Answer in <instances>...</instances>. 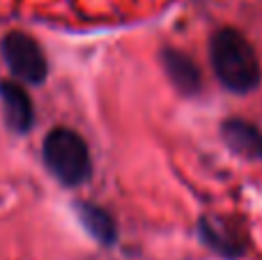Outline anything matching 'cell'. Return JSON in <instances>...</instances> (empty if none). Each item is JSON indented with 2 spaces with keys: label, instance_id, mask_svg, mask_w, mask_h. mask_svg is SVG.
<instances>
[{
  "label": "cell",
  "instance_id": "obj_1",
  "mask_svg": "<svg viewBox=\"0 0 262 260\" xmlns=\"http://www.w3.org/2000/svg\"><path fill=\"white\" fill-rule=\"evenodd\" d=\"M212 67L216 72V78L228 90L244 95L258 88L260 83V60L255 55L251 41L235 28H221L214 32L212 44Z\"/></svg>",
  "mask_w": 262,
  "mask_h": 260
},
{
  "label": "cell",
  "instance_id": "obj_2",
  "mask_svg": "<svg viewBox=\"0 0 262 260\" xmlns=\"http://www.w3.org/2000/svg\"><path fill=\"white\" fill-rule=\"evenodd\" d=\"M41 157L49 173L64 187H78L92 175L90 147L74 129H51L41 145Z\"/></svg>",
  "mask_w": 262,
  "mask_h": 260
},
{
  "label": "cell",
  "instance_id": "obj_3",
  "mask_svg": "<svg viewBox=\"0 0 262 260\" xmlns=\"http://www.w3.org/2000/svg\"><path fill=\"white\" fill-rule=\"evenodd\" d=\"M3 51V60L7 64V69L16 78L26 83H44L46 74H49V64H46L44 51L41 46L32 39L26 32H7L0 44Z\"/></svg>",
  "mask_w": 262,
  "mask_h": 260
},
{
  "label": "cell",
  "instance_id": "obj_4",
  "mask_svg": "<svg viewBox=\"0 0 262 260\" xmlns=\"http://www.w3.org/2000/svg\"><path fill=\"white\" fill-rule=\"evenodd\" d=\"M0 109L7 127L16 134H26L35 122L30 97L14 81H0Z\"/></svg>",
  "mask_w": 262,
  "mask_h": 260
},
{
  "label": "cell",
  "instance_id": "obj_5",
  "mask_svg": "<svg viewBox=\"0 0 262 260\" xmlns=\"http://www.w3.org/2000/svg\"><path fill=\"white\" fill-rule=\"evenodd\" d=\"M200 233H203L205 242L223 256H239L242 249H244L242 235L237 233V228L221 216H205L200 221Z\"/></svg>",
  "mask_w": 262,
  "mask_h": 260
},
{
  "label": "cell",
  "instance_id": "obj_6",
  "mask_svg": "<svg viewBox=\"0 0 262 260\" xmlns=\"http://www.w3.org/2000/svg\"><path fill=\"white\" fill-rule=\"evenodd\" d=\"M223 138L235 150L237 155L249 157V159H260L262 157V134L255 124L246 120H228L223 122Z\"/></svg>",
  "mask_w": 262,
  "mask_h": 260
},
{
  "label": "cell",
  "instance_id": "obj_7",
  "mask_svg": "<svg viewBox=\"0 0 262 260\" xmlns=\"http://www.w3.org/2000/svg\"><path fill=\"white\" fill-rule=\"evenodd\" d=\"M163 67H166V74L172 81V85L182 95H195L200 90V69L195 67L189 55L166 49L163 51Z\"/></svg>",
  "mask_w": 262,
  "mask_h": 260
},
{
  "label": "cell",
  "instance_id": "obj_8",
  "mask_svg": "<svg viewBox=\"0 0 262 260\" xmlns=\"http://www.w3.org/2000/svg\"><path fill=\"white\" fill-rule=\"evenodd\" d=\"M78 216H81L83 226L88 228V233H90L97 242H101V244L115 242V235H118L115 221L106 210H101V207H97V205H90V203H83V205L78 207Z\"/></svg>",
  "mask_w": 262,
  "mask_h": 260
}]
</instances>
